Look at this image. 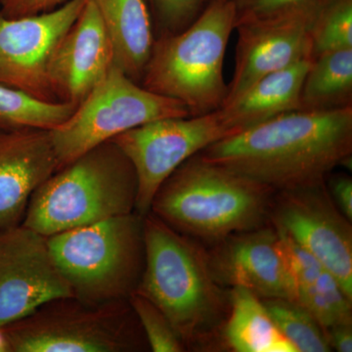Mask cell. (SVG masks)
Returning a JSON list of instances; mask_svg holds the SVG:
<instances>
[{
  "instance_id": "6da1fadb",
  "label": "cell",
  "mask_w": 352,
  "mask_h": 352,
  "mask_svg": "<svg viewBox=\"0 0 352 352\" xmlns=\"http://www.w3.org/2000/svg\"><path fill=\"white\" fill-rule=\"evenodd\" d=\"M199 154L275 192L326 182L351 164L352 107L283 113Z\"/></svg>"
},
{
  "instance_id": "7a4b0ae2",
  "label": "cell",
  "mask_w": 352,
  "mask_h": 352,
  "mask_svg": "<svg viewBox=\"0 0 352 352\" xmlns=\"http://www.w3.org/2000/svg\"><path fill=\"white\" fill-rule=\"evenodd\" d=\"M145 263L135 293L168 317L185 346L212 342L229 312V296L210 256L188 236L149 212L143 221Z\"/></svg>"
},
{
  "instance_id": "3957f363",
  "label": "cell",
  "mask_w": 352,
  "mask_h": 352,
  "mask_svg": "<svg viewBox=\"0 0 352 352\" xmlns=\"http://www.w3.org/2000/svg\"><path fill=\"white\" fill-rule=\"evenodd\" d=\"M274 194L197 154L162 183L150 212L190 238L219 243L265 226Z\"/></svg>"
},
{
  "instance_id": "277c9868",
  "label": "cell",
  "mask_w": 352,
  "mask_h": 352,
  "mask_svg": "<svg viewBox=\"0 0 352 352\" xmlns=\"http://www.w3.org/2000/svg\"><path fill=\"white\" fill-rule=\"evenodd\" d=\"M138 180L113 140L83 153L39 185L22 224L45 237L135 212Z\"/></svg>"
},
{
  "instance_id": "5b68a950",
  "label": "cell",
  "mask_w": 352,
  "mask_h": 352,
  "mask_svg": "<svg viewBox=\"0 0 352 352\" xmlns=\"http://www.w3.org/2000/svg\"><path fill=\"white\" fill-rule=\"evenodd\" d=\"M235 24L232 0H208L188 27L155 38L141 85L182 102L191 117L219 110L228 95L223 64Z\"/></svg>"
},
{
  "instance_id": "8992f818",
  "label": "cell",
  "mask_w": 352,
  "mask_h": 352,
  "mask_svg": "<svg viewBox=\"0 0 352 352\" xmlns=\"http://www.w3.org/2000/svg\"><path fill=\"white\" fill-rule=\"evenodd\" d=\"M143 221L133 212L47 237L73 296L96 305L135 293L145 263Z\"/></svg>"
},
{
  "instance_id": "52a82bcc",
  "label": "cell",
  "mask_w": 352,
  "mask_h": 352,
  "mask_svg": "<svg viewBox=\"0 0 352 352\" xmlns=\"http://www.w3.org/2000/svg\"><path fill=\"white\" fill-rule=\"evenodd\" d=\"M4 328L12 352H136L149 347L129 300L95 305L62 296Z\"/></svg>"
},
{
  "instance_id": "ba28073f",
  "label": "cell",
  "mask_w": 352,
  "mask_h": 352,
  "mask_svg": "<svg viewBox=\"0 0 352 352\" xmlns=\"http://www.w3.org/2000/svg\"><path fill=\"white\" fill-rule=\"evenodd\" d=\"M182 102L150 91L113 65L50 136L60 166L95 146L153 120L189 117Z\"/></svg>"
},
{
  "instance_id": "9c48e42d",
  "label": "cell",
  "mask_w": 352,
  "mask_h": 352,
  "mask_svg": "<svg viewBox=\"0 0 352 352\" xmlns=\"http://www.w3.org/2000/svg\"><path fill=\"white\" fill-rule=\"evenodd\" d=\"M221 110L153 120L112 140L131 162L138 180L135 212L145 217L157 190L186 160L233 136Z\"/></svg>"
},
{
  "instance_id": "30bf717a",
  "label": "cell",
  "mask_w": 352,
  "mask_h": 352,
  "mask_svg": "<svg viewBox=\"0 0 352 352\" xmlns=\"http://www.w3.org/2000/svg\"><path fill=\"white\" fill-rule=\"evenodd\" d=\"M268 220L307 250L352 298V226L326 182L275 192Z\"/></svg>"
},
{
  "instance_id": "8fae6325",
  "label": "cell",
  "mask_w": 352,
  "mask_h": 352,
  "mask_svg": "<svg viewBox=\"0 0 352 352\" xmlns=\"http://www.w3.org/2000/svg\"><path fill=\"white\" fill-rule=\"evenodd\" d=\"M85 1L69 0L53 10L24 17L0 13V83L41 100L60 102L51 85V61Z\"/></svg>"
},
{
  "instance_id": "7c38bea8",
  "label": "cell",
  "mask_w": 352,
  "mask_h": 352,
  "mask_svg": "<svg viewBox=\"0 0 352 352\" xmlns=\"http://www.w3.org/2000/svg\"><path fill=\"white\" fill-rule=\"evenodd\" d=\"M71 296L47 237L23 224L0 229V327L29 316L44 303Z\"/></svg>"
},
{
  "instance_id": "4fadbf2b",
  "label": "cell",
  "mask_w": 352,
  "mask_h": 352,
  "mask_svg": "<svg viewBox=\"0 0 352 352\" xmlns=\"http://www.w3.org/2000/svg\"><path fill=\"white\" fill-rule=\"evenodd\" d=\"M325 3L235 25L238 32L235 69L224 105L259 78L302 60L314 59L310 31Z\"/></svg>"
},
{
  "instance_id": "5bb4252c",
  "label": "cell",
  "mask_w": 352,
  "mask_h": 352,
  "mask_svg": "<svg viewBox=\"0 0 352 352\" xmlns=\"http://www.w3.org/2000/svg\"><path fill=\"white\" fill-rule=\"evenodd\" d=\"M208 256L220 284L244 288L261 300H294L279 234L272 226L230 236Z\"/></svg>"
},
{
  "instance_id": "9a60e30c",
  "label": "cell",
  "mask_w": 352,
  "mask_h": 352,
  "mask_svg": "<svg viewBox=\"0 0 352 352\" xmlns=\"http://www.w3.org/2000/svg\"><path fill=\"white\" fill-rule=\"evenodd\" d=\"M115 65L107 31L91 0L60 41L50 65L58 100L78 106Z\"/></svg>"
},
{
  "instance_id": "2e32d148",
  "label": "cell",
  "mask_w": 352,
  "mask_h": 352,
  "mask_svg": "<svg viewBox=\"0 0 352 352\" xmlns=\"http://www.w3.org/2000/svg\"><path fill=\"white\" fill-rule=\"evenodd\" d=\"M60 168L50 131L0 127V229L22 224L32 193Z\"/></svg>"
},
{
  "instance_id": "e0dca14e",
  "label": "cell",
  "mask_w": 352,
  "mask_h": 352,
  "mask_svg": "<svg viewBox=\"0 0 352 352\" xmlns=\"http://www.w3.org/2000/svg\"><path fill=\"white\" fill-rule=\"evenodd\" d=\"M311 58L259 78L220 108L234 135L300 109V91Z\"/></svg>"
},
{
  "instance_id": "ac0fdd59",
  "label": "cell",
  "mask_w": 352,
  "mask_h": 352,
  "mask_svg": "<svg viewBox=\"0 0 352 352\" xmlns=\"http://www.w3.org/2000/svg\"><path fill=\"white\" fill-rule=\"evenodd\" d=\"M111 39L115 65L140 83L155 43L146 0H91Z\"/></svg>"
},
{
  "instance_id": "d6986e66",
  "label": "cell",
  "mask_w": 352,
  "mask_h": 352,
  "mask_svg": "<svg viewBox=\"0 0 352 352\" xmlns=\"http://www.w3.org/2000/svg\"><path fill=\"white\" fill-rule=\"evenodd\" d=\"M222 340L236 352H296L280 332L263 300L239 287L229 294Z\"/></svg>"
},
{
  "instance_id": "ffe728a7",
  "label": "cell",
  "mask_w": 352,
  "mask_h": 352,
  "mask_svg": "<svg viewBox=\"0 0 352 352\" xmlns=\"http://www.w3.org/2000/svg\"><path fill=\"white\" fill-rule=\"evenodd\" d=\"M300 109L311 112L352 107V48L314 58L303 80Z\"/></svg>"
},
{
  "instance_id": "44dd1931",
  "label": "cell",
  "mask_w": 352,
  "mask_h": 352,
  "mask_svg": "<svg viewBox=\"0 0 352 352\" xmlns=\"http://www.w3.org/2000/svg\"><path fill=\"white\" fill-rule=\"evenodd\" d=\"M294 300L314 315L324 330L352 322V298L327 268L296 282Z\"/></svg>"
},
{
  "instance_id": "7402d4cb",
  "label": "cell",
  "mask_w": 352,
  "mask_h": 352,
  "mask_svg": "<svg viewBox=\"0 0 352 352\" xmlns=\"http://www.w3.org/2000/svg\"><path fill=\"white\" fill-rule=\"evenodd\" d=\"M76 108L69 102L41 100L0 83V127L51 131L68 120Z\"/></svg>"
},
{
  "instance_id": "603a6c76",
  "label": "cell",
  "mask_w": 352,
  "mask_h": 352,
  "mask_svg": "<svg viewBox=\"0 0 352 352\" xmlns=\"http://www.w3.org/2000/svg\"><path fill=\"white\" fill-rule=\"evenodd\" d=\"M280 332L296 352H329L325 330L300 303L287 298L263 300Z\"/></svg>"
},
{
  "instance_id": "cb8c5ba5",
  "label": "cell",
  "mask_w": 352,
  "mask_h": 352,
  "mask_svg": "<svg viewBox=\"0 0 352 352\" xmlns=\"http://www.w3.org/2000/svg\"><path fill=\"white\" fill-rule=\"evenodd\" d=\"M312 58L352 48V0H327L312 23Z\"/></svg>"
},
{
  "instance_id": "d4e9b609",
  "label": "cell",
  "mask_w": 352,
  "mask_h": 352,
  "mask_svg": "<svg viewBox=\"0 0 352 352\" xmlns=\"http://www.w3.org/2000/svg\"><path fill=\"white\" fill-rule=\"evenodd\" d=\"M129 302L142 328L148 346L152 351H186V346L175 332L168 317L151 300L140 294L134 293L129 296Z\"/></svg>"
},
{
  "instance_id": "484cf974",
  "label": "cell",
  "mask_w": 352,
  "mask_h": 352,
  "mask_svg": "<svg viewBox=\"0 0 352 352\" xmlns=\"http://www.w3.org/2000/svg\"><path fill=\"white\" fill-rule=\"evenodd\" d=\"M208 0H150L155 38L176 34L200 15Z\"/></svg>"
},
{
  "instance_id": "4316f807",
  "label": "cell",
  "mask_w": 352,
  "mask_h": 352,
  "mask_svg": "<svg viewBox=\"0 0 352 352\" xmlns=\"http://www.w3.org/2000/svg\"><path fill=\"white\" fill-rule=\"evenodd\" d=\"M327 0H232L236 25L250 21L268 19L319 6Z\"/></svg>"
},
{
  "instance_id": "83f0119b",
  "label": "cell",
  "mask_w": 352,
  "mask_h": 352,
  "mask_svg": "<svg viewBox=\"0 0 352 352\" xmlns=\"http://www.w3.org/2000/svg\"><path fill=\"white\" fill-rule=\"evenodd\" d=\"M69 0H0V13L6 17L17 18L47 12Z\"/></svg>"
},
{
  "instance_id": "f1b7e54d",
  "label": "cell",
  "mask_w": 352,
  "mask_h": 352,
  "mask_svg": "<svg viewBox=\"0 0 352 352\" xmlns=\"http://www.w3.org/2000/svg\"><path fill=\"white\" fill-rule=\"evenodd\" d=\"M328 190L333 201L347 219L352 220V179L347 175L331 176Z\"/></svg>"
},
{
  "instance_id": "f546056e",
  "label": "cell",
  "mask_w": 352,
  "mask_h": 352,
  "mask_svg": "<svg viewBox=\"0 0 352 352\" xmlns=\"http://www.w3.org/2000/svg\"><path fill=\"white\" fill-rule=\"evenodd\" d=\"M325 332L331 349L339 352L352 351V322L333 326Z\"/></svg>"
},
{
  "instance_id": "4dcf8cb0",
  "label": "cell",
  "mask_w": 352,
  "mask_h": 352,
  "mask_svg": "<svg viewBox=\"0 0 352 352\" xmlns=\"http://www.w3.org/2000/svg\"><path fill=\"white\" fill-rule=\"evenodd\" d=\"M0 352H12L6 328L0 327Z\"/></svg>"
}]
</instances>
